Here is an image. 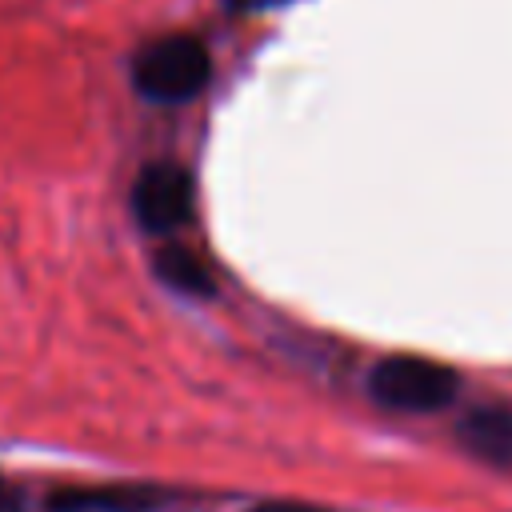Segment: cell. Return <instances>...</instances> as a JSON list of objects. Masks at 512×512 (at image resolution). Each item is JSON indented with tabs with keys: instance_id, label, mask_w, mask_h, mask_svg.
<instances>
[{
	"instance_id": "1",
	"label": "cell",
	"mask_w": 512,
	"mask_h": 512,
	"mask_svg": "<svg viewBox=\"0 0 512 512\" xmlns=\"http://www.w3.org/2000/svg\"><path fill=\"white\" fill-rule=\"evenodd\" d=\"M128 80L148 104H188L212 80V52L192 32H164L132 52Z\"/></svg>"
},
{
	"instance_id": "2",
	"label": "cell",
	"mask_w": 512,
	"mask_h": 512,
	"mask_svg": "<svg viewBox=\"0 0 512 512\" xmlns=\"http://www.w3.org/2000/svg\"><path fill=\"white\" fill-rule=\"evenodd\" d=\"M460 388V376L428 356H384L368 372V392L376 404L396 408V412H440L452 404Z\"/></svg>"
},
{
	"instance_id": "3",
	"label": "cell",
	"mask_w": 512,
	"mask_h": 512,
	"mask_svg": "<svg viewBox=\"0 0 512 512\" xmlns=\"http://www.w3.org/2000/svg\"><path fill=\"white\" fill-rule=\"evenodd\" d=\"M128 204L148 236H172L196 212V180L176 160H152L136 172Z\"/></svg>"
},
{
	"instance_id": "4",
	"label": "cell",
	"mask_w": 512,
	"mask_h": 512,
	"mask_svg": "<svg viewBox=\"0 0 512 512\" xmlns=\"http://www.w3.org/2000/svg\"><path fill=\"white\" fill-rule=\"evenodd\" d=\"M460 440L480 460L512 468V412L508 408H476L460 420Z\"/></svg>"
},
{
	"instance_id": "5",
	"label": "cell",
	"mask_w": 512,
	"mask_h": 512,
	"mask_svg": "<svg viewBox=\"0 0 512 512\" xmlns=\"http://www.w3.org/2000/svg\"><path fill=\"white\" fill-rule=\"evenodd\" d=\"M152 272H156V280H164L172 292L192 296V300H208V296L216 292V280H212L208 264H204L192 248H184V244H160L156 256H152Z\"/></svg>"
},
{
	"instance_id": "6",
	"label": "cell",
	"mask_w": 512,
	"mask_h": 512,
	"mask_svg": "<svg viewBox=\"0 0 512 512\" xmlns=\"http://www.w3.org/2000/svg\"><path fill=\"white\" fill-rule=\"evenodd\" d=\"M160 496L152 488H96V492H64L52 512H148Z\"/></svg>"
},
{
	"instance_id": "7",
	"label": "cell",
	"mask_w": 512,
	"mask_h": 512,
	"mask_svg": "<svg viewBox=\"0 0 512 512\" xmlns=\"http://www.w3.org/2000/svg\"><path fill=\"white\" fill-rule=\"evenodd\" d=\"M228 12H236V16H248V12H264V8H276V4H284V0H220Z\"/></svg>"
},
{
	"instance_id": "8",
	"label": "cell",
	"mask_w": 512,
	"mask_h": 512,
	"mask_svg": "<svg viewBox=\"0 0 512 512\" xmlns=\"http://www.w3.org/2000/svg\"><path fill=\"white\" fill-rule=\"evenodd\" d=\"M252 512H320L312 504H292V500H268V504H256Z\"/></svg>"
},
{
	"instance_id": "9",
	"label": "cell",
	"mask_w": 512,
	"mask_h": 512,
	"mask_svg": "<svg viewBox=\"0 0 512 512\" xmlns=\"http://www.w3.org/2000/svg\"><path fill=\"white\" fill-rule=\"evenodd\" d=\"M0 512H20V500L0 484Z\"/></svg>"
}]
</instances>
